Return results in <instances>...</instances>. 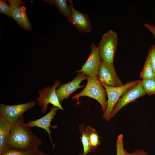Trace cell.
Instances as JSON below:
<instances>
[{
	"label": "cell",
	"mask_w": 155,
	"mask_h": 155,
	"mask_svg": "<svg viewBox=\"0 0 155 155\" xmlns=\"http://www.w3.org/2000/svg\"><path fill=\"white\" fill-rule=\"evenodd\" d=\"M11 126L8 142L9 148L26 150L38 148L41 144V140L26 125L23 115Z\"/></svg>",
	"instance_id": "cell-1"
},
{
	"label": "cell",
	"mask_w": 155,
	"mask_h": 155,
	"mask_svg": "<svg viewBox=\"0 0 155 155\" xmlns=\"http://www.w3.org/2000/svg\"><path fill=\"white\" fill-rule=\"evenodd\" d=\"M87 82L84 89L79 93L74 95L72 99L87 96L96 100L100 104L104 113L106 111L107 103L106 97L107 96L105 88L100 82L97 77L94 78L87 77Z\"/></svg>",
	"instance_id": "cell-2"
},
{
	"label": "cell",
	"mask_w": 155,
	"mask_h": 155,
	"mask_svg": "<svg viewBox=\"0 0 155 155\" xmlns=\"http://www.w3.org/2000/svg\"><path fill=\"white\" fill-rule=\"evenodd\" d=\"M118 41L117 33L111 30L103 34L98 46L101 61L113 64Z\"/></svg>",
	"instance_id": "cell-3"
},
{
	"label": "cell",
	"mask_w": 155,
	"mask_h": 155,
	"mask_svg": "<svg viewBox=\"0 0 155 155\" xmlns=\"http://www.w3.org/2000/svg\"><path fill=\"white\" fill-rule=\"evenodd\" d=\"M141 80H134L126 83L122 86L113 87L101 84L105 88L108 98L107 101V107L106 111L104 113L103 118L109 121L113 109L123 94L127 89L140 83Z\"/></svg>",
	"instance_id": "cell-4"
},
{
	"label": "cell",
	"mask_w": 155,
	"mask_h": 155,
	"mask_svg": "<svg viewBox=\"0 0 155 155\" xmlns=\"http://www.w3.org/2000/svg\"><path fill=\"white\" fill-rule=\"evenodd\" d=\"M61 84L60 81L56 80L52 86L51 87L50 85L46 86L38 92L39 96L36 98V100L38 104L41 107V111L42 113L46 112L49 104L58 107L61 110H64L59 102L56 92L57 88Z\"/></svg>",
	"instance_id": "cell-5"
},
{
	"label": "cell",
	"mask_w": 155,
	"mask_h": 155,
	"mask_svg": "<svg viewBox=\"0 0 155 155\" xmlns=\"http://www.w3.org/2000/svg\"><path fill=\"white\" fill-rule=\"evenodd\" d=\"M36 103V102L34 100L14 105H5L0 103V116L5 118L12 125L25 112L33 108Z\"/></svg>",
	"instance_id": "cell-6"
},
{
	"label": "cell",
	"mask_w": 155,
	"mask_h": 155,
	"mask_svg": "<svg viewBox=\"0 0 155 155\" xmlns=\"http://www.w3.org/2000/svg\"><path fill=\"white\" fill-rule=\"evenodd\" d=\"M10 6L9 16L19 26L26 30H32V25L26 13V3L21 0H9Z\"/></svg>",
	"instance_id": "cell-7"
},
{
	"label": "cell",
	"mask_w": 155,
	"mask_h": 155,
	"mask_svg": "<svg viewBox=\"0 0 155 155\" xmlns=\"http://www.w3.org/2000/svg\"><path fill=\"white\" fill-rule=\"evenodd\" d=\"M97 77L102 84L113 87L123 85L118 76L113 64L101 61Z\"/></svg>",
	"instance_id": "cell-8"
},
{
	"label": "cell",
	"mask_w": 155,
	"mask_h": 155,
	"mask_svg": "<svg viewBox=\"0 0 155 155\" xmlns=\"http://www.w3.org/2000/svg\"><path fill=\"white\" fill-rule=\"evenodd\" d=\"M90 48V53L86 62L80 70L75 72H81L87 77L95 78L97 76L101 61L98 47L92 43Z\"/></svg>",
	"instance_id": "cell-9"
},
{
	"label": "cell",
	"mask_w": 155,
	"mask_h": 155,
	"mask_svg": "<svg viewBox=\"0 0 155 155\" xmlns=\"http://www.w3.org/2000/svg\"><path fill=\"white\" fill-rule=\"evenodd\" d=\"M145 95L141 82L127 89L123 94L114 106L110 119L114 117L119 111L127 104Z\"/></svg>",
	"instance_id": "cell-10"
},
{
	"label": "cell",
	"mask_w": 155,
	"mask_h": 155,
	"mask_svg": "<svg viewBox=\"0 0 155 155\" xmlns=\"http://www.w3.org/2000/svg\"><path fill=\"white\" fill-rule=\"evenodd\" d=\"M87 76L83 73H78L75 78L71 81L62 84L56 90V93L59 102L61 104L65 99L68 98L74 92L79 88L83 87L84 85L80 84L83 80L86 79Z\"/></svg>",
	"instance_id": "cell-11"
},
{
	"label": "cell",
	"mask_w": 155,
	"mask_h": 155,
	"mask_svg": "<svg viewBox=\"0 0 155 155\" xmlns=\"http://www.w3.org/2000/svg\"><path fill=\"white\" fill-rule=\"evenodd\" d=\"M70 3L71 16L69 21L80 31L88 33L92 30L90 19L88 16L76 10L73 7L72 0H68Z\"/></svg>",
	"instance_id": "cell-12"
},
{
	"label": "cell",
	"mask_w": 155,
	"mask_h": 155,
	"mask_svg": "<svg viewBox=\"0 0 155 155\" xmlns=\"http://www.w3.org/2000/svg\"><path fill=\"white\" fill-rule=\"evenodd\" d=\"M59 108L55 106L52 108L49 112L42 117L34 120L29 121L26 125L30 127H36L43 129L48 133L50 140L52 143L53 147L55 145L51 136V131L50 129L51 123L52 119L54 118L57 113V111Z\"/></svg>",
	"instance_id": "cell-13"
},
{
	"label": "cell",
	"mask_w": 155,
	"mask_h": 155,
	"mask_svg": "<svg viewBox=\"0 0 155 155\" xmlns=\"http://www.w3.org/2000/svg\"><path fill=\"white\" fill-rule=\"evenodd\" d=\"M11 125L5 118L0 116V155L9 148L8 142Z\"/></svg>",
	"instance_id": "cell-14"
},
{
	"label": "cell",
	"mask_w": 155,
	"mask_h": 155,
	"mask_svg": "<svg viewBox=\"0 0 155 155\" xmlns=\"http://www.w3.org/2000/svg\"><path fill=\"white\" fill-rule=\"evenodd\" d=\"M51 5H55L59 12L69 22L71 16V11L70 5L67 3L68 0H44Z\"/></svg>",
	"instance_id": "cell-15"
},
{
	"label": "cell",
	"mask_w": 155,
	"mask_h": 155,
	"mask_svg": "<svg viewBox=\"0 0 155 155\" xmlns=\"http://www.w3.org/2000/svg\"><path fill=\"white\" fill-rule=\"evenodd\" d=\"M84 124L82 123L79 126V130L81 136L80 137L81 141L83 144V152L82 155H87L88 153L94 151L91 146L87 132L84 129Z\"/></svg>",
	"instance_id": "cell-16"
},
{
	"label": "cell",
	"mask_w": 155,
	"mask_h": 155,
	"mask_svg": "<svg viewBox=\"0 0 155 155\" xmlns=\"http://www.w3.org/2000/svg\"><path fill=\"white\" fill-rule=\"evenodd\" d=\"M85 129L88 133L90 145L94 150L100 144V137L98 135V133L95 129L90 126H87Z\"/></svg>",
	"instance_id": "cell-17"
},
{
	"label": "cell",
	"mask_w": 155,
	"mask_h": 155,
	"mask_svg": "<svg viewBox=\"0 0 155 155\" xmlns=\"http://www.w3.org/2000/svg\"><path fill=\"white\" fill-rule=\"evenodd\" d=\"M141 83L146 94H155V77L142 80Z\"/></svg>",
	"instance_id": "cell-18"
},
{
	"label": "cell",
	"mask_w": 155,
	"mask_h": 155,
	"mask_svg": "<svg viewBox=\"0 0 155 155\" xmlns=\"http://www.w3.org/2000/svg\"><path fill=\"white\" fill-rule=\"evenodd\" d=\"M140 76L142 80L154 77L150 58L148 55L146 58L143 68L140 72Z\"/></svg>",
	"instance_id": "cell-19"
},
{
	"label": "cell",
	"mask_w": 155,
	"mask_h": 155,
	"mask_svg": "<svg viewBox=\"0 0 155 155\" xmlns=\"http://www.w3.org/2000/svg\"><path fill=\"white\" fill-rule=\"evenodd\" d=\"M38 149V148L26 150L8 148L2 155H37Z\"/></svg>",
	"instance_id": "cell-20"
},
{
	"label": "cell",
	"mask_w": 155,
	"mask_h": 155,
	"mask_svg": "<svg viewBox=\"0 0 155 155\" xmlns=\"http://www.w3.org/2000/svg\"><path fill=\"white\" fill-rule=\"evenodd\" d=\"M123 138V136L121 134L117 137L116 145V155H125L127 152L124 147Z\"/></svg>",
	"instance_id": "cell-21"
},
{
	"label": "cell",
	"mask_w": 155,
	"mask_h": 155,
	"mask_svg": "<svg viewBox=\"0 0 155 155\" xmlns=\"http://www.w3.org/2000/svg\"><path fill=\"white\" fill-rule=\"evenodd\" d=\"M150 57L151 66L154 77H155V45L151 46L148 51V55Z\"/></svg>",
	"instance_id": "cell-22"
},
{
	"label": "cell",
	"mask_w": 155,
	"mask_h": 155,
	"mask_svg": "<svg viewBox=\"0 0 155 155\" xmlns=\"http://www.w3.org/2000/svg\"><path fill=\"white\" fill-rule=\"evenodd\" d=\"M10 6L6 2V1L0 0V13L7 16L10 18L9 16Z\"/></svg>",
	"instance_id": "cell-23"
},
{
	"label": "cell",
	"mask_w": 155,
	"mask_h": 155,
	"mask_svg": "<svg viewBox=\"0 0 155 155\" xmlns=\"http://www.w3.org/2000/svg\"><path fill=\"white\" fill-rule=\"evenodd\" d=\"M125 155H148L145 151L140 149H137L131 153H126Z\"/></svg>",
	"instance_id": "cell-24"
},
{
	"label": "cell",
	"mask_w": 155,
	"mask_h": 155,
	"mask_svg": "<svg viewBox=\"0 0 155 155\" xmlns=\"http://www.w3.org/2000/svg\"><path fill=\"white\" fill-rule=\"evenodd\" d=\"M144 26L149 30L152 33L154 37L155 40V26L148 23L144 24ZM154 45H155V43Z\"/></svg>",
	"instance_id": "cell-25"
},
{
	"label": "cell",
	"mask_w": 155,
	"mask_h": 155,
	"mask_svg": "<svg viewBox=\"0 0 155 155\" xmlns=\"http://www.w3.org/2000/svg\"><path fill=\"white\" fill-rule=\"evenodd\" d=\"M37 155H49V154H46L43 152L41 150L38 149Z\"/></svg>",
	"instance_id": "cell-26"
},
{
	"label": "cell",
	"mask_w": 155,
	"mask_h": 155,
	"mask_svg": "<svg viewBox=\"0 0 155 155\" xmlns=\"http://www.w3.org/2000/svg\"><path fill=\"white\" fill-rule=\"evenodd\" d=\"M78 155H82V154L80 153L78 154Z\"/></svg>",
	"instance_id": "cell-27"
}]
</instances>
